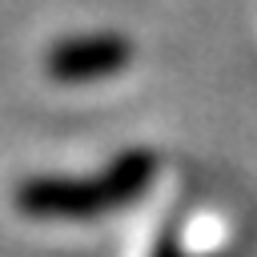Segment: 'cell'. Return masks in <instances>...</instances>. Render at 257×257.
Segmentation results:
<instances>
[{
    "label": "cell",
    "mask_w": 257,
    "mask_h": 257,
    "mask_svg": "<svg viewBox=\"0 0 257 257\" xmlns=\"http://www.w3.org/2000/svg\"><path fill=\"white\" fill-rule=\"evenodd\" d=\"M149 153H133L128 161H120L112 173H104L100 181H36L20 193V209L24 213H40V217H84V213H100L112 209L120 201H128L145 181H149Z\"/></svg>",
    "instance_id": "6da1fadb"
},
{
    "label": "cell",
    "mask_w": 257,
    "mask_h": 257,
    "mask_svg": "<svg viewBox=\"0 0 257 257\" xmlns=\"http://www.w3.org/2000/svg\"><path fill=\"white\" fill-rule=\"evenodd\" d=\"M124 60H128V44L124 40H116V36H84V40L60 44L48 56V68L60 80H92V76L124 68Z\"/></svg>",
    "instance_id": "7a4b0ae2"
}]
</instances>
